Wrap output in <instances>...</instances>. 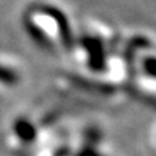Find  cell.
Returning a JSON list of instances; mask_svg holds the SVG:
<instances>
[{"label":"cell","instance_id":"obj_1","mask_svg":"<svg viewBox=\"0 0 156 156\" xmlns=\"http://www.w3.org/2000/svg\"><path fill=\"white\" fill-rule=\"evenodd\" d=\"M84 49L88 55V64L94 71H103L106 68V51L100 39L93 36L83 38Z\"/></svg>","mask_w":156,"mask_h":156},{"label":"cell","instance_id":"obj_2","mask_svg":"<svg viewBox=\"0 0 156 156\" xmlns=\"http://www.w3.org/2000/svg\"><path fill=\"white\" fill-rule=\"evenodd\" d=\"M42 12H44L45 15H48L49 17L54 19L56 28L59 30V36H61L62 45H64L67 49H71L74 46V36H73L71 26H69L65 15H64L61 10H58L55 7H51V6H44V7H42Z\"/></svg>","mask_w":156,"mask_h":156},{"label":"cell","instance_id":"obj_3","mask_svg":"<svg viewBox=\"0 0 156 156\" xmlns=\"http://www.w3.org/2000/svg\"><path fill=\"white\" fill-rule=\"evenodd\" d=\"M15 132L16 134L23 140V142H32L36 137V129L34 127L32 123H29L25 119L17 120L15 124Z\"/></svg>","mask_w":156,"mask_h":156},{"label":"cell","instance_id":"obj_4","mask_svg":"<svg viewBox=\"0 0 156 156\" xmlns=\"http://www.w3.org/2000/svg\"><path fill=\"white\" fill-rule=\"evenodd\" d=\"M26 29H28L29 35L32 36V39H34L38 45H41L42 48H48V49H49L51 46H52V44L49 42V39L46 38V35L44 34V30L39 28L38 25H35L34 22L28 20V22H26Z\"/></svg>","mask_w":156,"mask_h":156},{"label":"cell","instance_id":"obj_5","mask_svg":"<svg viewBox=\"0 0 156 156\" xmlns=\"http://www.w3.org/2000/svg\"><path fill=\"white\" fill-rule=\"evenodd\" d=\"M17 81H19V77L13 69L0 65V83L7 84V85H15Z\"/></svg>","mask_w":156,"mask_h":156},{"label":"cell","instance_id":"obj_6","mask_svg":"<svg viewBox=\"0 0 156 156\" xmlns=\"http://www.w3.org/2000/svg\"><path fill=\"white\" fill-rule=\"evenodd\" d=\"M143 69L147 75L156 78V58L155 56H149L143 61Z\"/></svg>","mask_w":156,"mask_h":156},{"label":"cell","instance_id":"obj_7","mask_svg":"<svg viewBox=\"0 0 156 156\" xmlns=\"http://www.w3.org/2000/svg\"><path fill=\"white\" fill-rule=\"evenodd\" d=\"M78 156H100V155L93 147H85V149H83V151L78 153Z\"/></svg>","mask_w":156,"mask_h":156}]
</instances>
